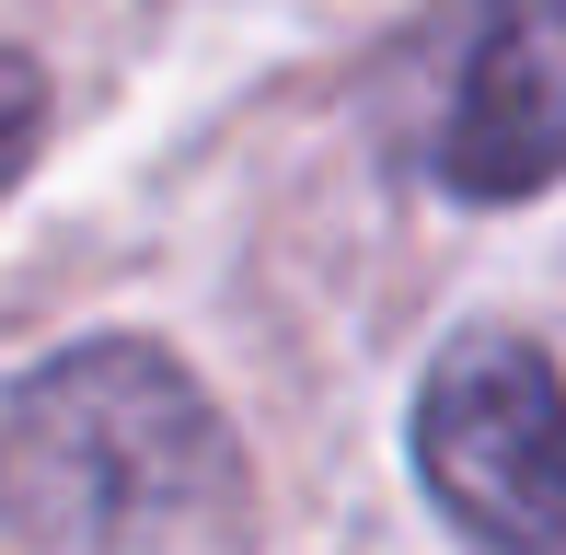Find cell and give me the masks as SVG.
<instances>
[{"label": "cell", "instance_id": "6da1fadb", "mask_svg": "<svg viewBox=\"0 0 566 555\" xmlns=\"http://www.w3.org/2000/svg\"><path fill=\"white\" fill-rule=\"evenodd\" d=\"M231 428L150 336L59 347L0 406V521L46 555H139L231 510Z\"/></svg>", "mask_w": 566, "mask_h": 555}, {"label": "cell", "instance_id": "7a4b0ae2", "mask_svg": "<svg viewBox=\"0 0 566 555\" xmlns=\"http://www.w3.org/2000/svg\"><path fill=\"white\" fill-rule=\"evenodd\" d=\"M417 474L485 555H566V370L474 324L417 383Z\"/></svg>", "mask_w": 566, "mask_h": 555}, {"label": "cell", "instance_id": "3957f363", "mask_svg": "<svg viewBox=\"0 0 566 555\" xmlns=\"http://www.w3.org/2000/svg\"><path fill=\"white\" fill-rule=\"evenodd\" d=\"M566 174V0H485L440 116V186L521 209Z\"/></svg>", "mask_w": 566, "mask_h": 555}, {"label": "cell", "instance_id": "277c9868", "mask_svg": "<svg viewBox=\"0 0 566 555\" xmlns=\"http://www.w3.org/2000/svg\"><path fill=\"white\" fill-rule=\"evenodd\" d=\"M35 139H46V70L23 59V46H0V197L23 186Z\"/></svg>", "mask_w": 566, "mask_h": 555}]
</instances>
